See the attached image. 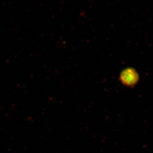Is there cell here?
I'll return each instance as SVG.
<instances>
[{
    "label": "cell",
    "instance_id": "cell-1",
    "mask_svg": "<svg viewBox=\"0 0 153 153\" xmlns=\"http://www.w3.org/2000/svg\"><path fill=\"white\" fill-rule=\"evenodd\" d=\"M120 79L124 85L129 87L135 85L139 81V75L135 70L128 68L124 70L120 75Z\"/></svg>",
    "mask_w": 153,
    "mask_h": 153
}]
</instances>
